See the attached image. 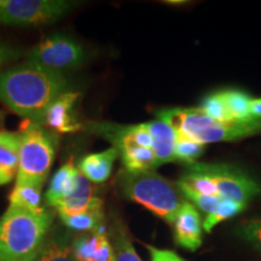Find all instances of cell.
I'll list each match as a JSON object with an SVG mask.
<instances>
[{"mask_svg": "<svg viewBox=\"0 0 261 261\" xmlns=\"http://www.w3.org/2000/svg\"><path fill=\"white\" fill-rule=\"evenodd\" d=\"M69 91L63 74L29 62L0 71V102L29 121L41 123L51 104Z\"/></svg>", "mask_w": 261, "mask_h": 261, "instance_id": "1", "label": "cell"}, {"mask_svg": "<svg viewBox=\"0 0 261 261\" xmlns=\"http://www.w3.org/2000/svg\"><path fill=\"white\" fill-rule=\"evenodd\" d=\"M52 226L45 208L28 211L9 205L0 218V261H33Z\"/></svg>", "mask_w": 261, "mask_h": 261, "instance_id": "2", "label": "cell"}, {"mask_svg": "<svg viewBox=\"0 0 261 261\" xmlns=\"http://www.w3.org/2000/svg\"><path fill=\"white\" fill-rule=\"evenodd\" d=\"M159 120L166 122L177 135L188 137L205 145L207 143L233 142L261 133V120L219 122L211 119L200 108H174L158 113Z\"/></svg>", "mask_w": 261, "mask_h": 261, "instance_id": "3", "label": "cell"}, {"mask_svg": "<svg viewBox=\"0 0 261 261\" xmlns=\"http://www.w3.org/2000/svg\"><path fill=\"white\" fill-rule=\"evenodd\" d=\"M117 179L120 190L127 198L143 205L167 223L174 224L185 202L177 184L174 185L152 169L138 172L125 169Z\"/></svg>", "mask_w": 261, "mask_h": 261, "instance_id": "4", "label": "cell"}, {"mask_svg": "<svg viewBox=\"0 0 261 261\" xmlns=\"http://www.w3.org/2000/svg\"><path fill=\"white\" fill-rule=\"evenodd\" d=\"M19 163L16 184L44 187L56 152L55 137L39 122L25 121L19 129Z\"/></svg>", "mask_w": 261, "mask_h": 261, "instance_id": "5", "label": "cell"}, {"mask_svg": "<svg viewBox=\"0 0 261 261\" xmlns=\"http://www.w3.org/2000/svg\"><path fill=\"white\" fill-rule=\"evenodd\" d=\"M77 3L67 0H0V24L40 27L64 17Z\"/></svg>", "mask_w": 261, "mask_h": 261, "instance_id": "6", "label": "cell"}, {"mask_svg": "<svg viewBox=\"0 0 261 261\" xmlns=\"http://www.w3.org/2000/svg\"><path fill=\"white\" fill-rule=\"evenodd\" d=\"M86 51L80 42L67 34L55 33L27 52V62L63 74L84 64Z\"/></svg>", "mask_w": 261, "mask_h": 261, "instance_id": "7", "label": "cell"}, {"mask_svg": "<svg viewBox=\"0 0 261 261\" xmlns=\"http://www.w3.org/2000/svg\"><path fill=\"white\" fill-rule=\"evenodd\" d=\"M195 165L214 179L221 198L247 204L250 198L260 194L261 189L259 184L240 169L226 165H205V163H195Z\"/></svg>", "mask_w": 261, "mask_h": 261, "instance_id": "8", "label": "cell"}, {"mask_svg": "<svg viewBox=\"0 0 261 261\" xmlns=\"http://www.w3.org/2000/svg\"><path fill=\"white\" fill-rule=\"evenodd\" d=\"M71 250L76 261H116L106 228L75 236L71 241Z\"/></svg>", "mask_w": 261, "mask_h": 261, "instance_id": "9", "label": "cell"}, {"mask_svg": "<svg viewBox=\"0 0 261 261\" xmlns=\"http://www.w3.org/2000/svg\"><path fill=\"white\" fill-rule=\"evenodd\" d=\"M77 98L79 94L74 91H69L58 97L48 108L41 125L58 133H71L79 130L81 123L76 120L74 112Z\"/></svg>", "mask_w": 261, "mask_h": 261, "instance_id": "10", "label": "cell"}, {"mask_svg": "<svg viewBox=\"0 0 261 261\" xmlns=\"http://www.w3.org/2000/svg\"><path fill=\"white\" fill-rule=\"evenodd\" d=\"M102 208L103 201L94 194L91 181L80 173L76 187L61 201L56 210L60 217H71V215L83 214L89 211L102 210Z\"/></svg>", "mask_w": 261, "mask_h": 261, "instance_id": "11", "label": "cell"}, {"mask_svg": "<svg viewBox=\"0 0 261 261\" xmlns=\"http://www.w3.org/2000/svg\"><path fill=\"white\" fill-rule=\"evenodd\" d=\"M175 242L195 252L202 244V223L195 205L185 201L174 220Z\"/></svg>", "mask_w": 261, "mask_h": 261, "instance_id": "12", "label": "cell"}, {"mask_svg": "<svg viewBox=\"0 0 261 261\" xmlns=\"http://www.w3.org/2000/svg\"><path fill=\"white\" fill-rule=\"evenodd\" d=\"M19 143V132L0 130V187L17 177Z\"/></svg>", "mask_w": 261, "mask_h": 261, "instance_id": "13", "label": "cell"}, {"mask_svg": "<svg viewBox=\"0 0 261 261\" xmlns=\"http://www.w3.org/2000/svg\"><path fill=\"white\" fill-rule=\"evenodd\" d=\"M119 155V150L115 146L100 152L90 154L81 160L79 171L87 180L100 184L110 177L114 162Z\"/></svg>", "mask_w": 261, "mask_h": 261, "instance_id": "14", "label": "cell"}, {"mask_svg": "<svg viewBox=\"0 0 261 261\" xmlns=\"http://www.w3.org/2000/svg\"><path fill=\"white\" fill-rule=\"evenodd\" d=\"M146 128L152 137V151L156 156V167L174 161V146L177 133L161 120L146 122Z\"/></svg>", "mask_w": 261, "mask_h": 261, "instance_id": "15", "label": "cell"}, {"mask_svg": "<svg viewBox=\"0 0 261 261\" xmlns=\"http://www.w3.org/2000/svg\"><path fill=\"white\" fill-rule=\"evenodd\" d=\"M79 174V168L75 167L73 161L64 163L51 179L46 194H45L46 204L56 208L65 196L69 195L76 187Z\"/></svg>", "mask_w": 261, "mask_h": 261, "instance_id": "16", "label": "cell"}, {"mask_svg": "<svg viewBox=\"0 0 261 261\" xmlns=\"http://www.w3.org/2000/svg\"><path fill=\"white\" fill-rule=\"evenodd\" d=\"M71 233L67 230H50L40 252L33 261H76L71 250Z\"/></svg>", "mask_w": 261, "mask_h": 261, "instance_id": "17", "label": "cell"}, {"mask_svg": "<svg viewBox=\"0 0 261 261\" xmlns=\"http://www.w3.org/2000/svg\"><path fill=\"white\" fill-rule=\"evenodd\" d=\"M109 241L113 246L116 261H142L130 242L125 225L114 217L109 227Z\"/></svg>", "mask_w": 261, "mask_h": 261, "instance_id": "18", "label": "cell"}, {"mask_svg": "<svg viewBox=\"0 0 261 261\" xmlns=\"http://www.w3.org/2000/svg\"><path fill=\"white\" fill-rule=\"evenodd\" d=\"M62 223L69 231L75 232H98V231L104 230V211L93 210L86 213L71 215V217H60Z\"/></svg>", "mask_w": 261, "mask_h": 261, "instance_id": "19", "label": "cell"}, {"mask_svg": "<svg viewBox=\"0 0 261 261\" xmlns=\"http://www.w3.org/2000/svg\"><path fill=\"white\" fill-rule=\"evenodd\" d=\"M41 191L40 185L16 184L9 196L10 205L28 211H40L44 208L41 205Z\"/></svg>", "mask_w": 261, "mask_h": 261, "instance_id": "20", "label": "cell"}, {"mask_svg": "<svg viewBox=\"0 0 261 261\" xmlns=\"http://www.w3.org/2000/svg\"><path fill=\"white\" fill-rule=\"evenodd\" d=\"M225 106L233 121H249L254 119L250 114V103L253 98L242 91L228 90L221 91Z\"/></svg>", "mask_w": 261, "mask_h": 261, "instance_id": "21", "label": "cell"}, {"mask_svg": "<svg viewBox=\"0 0 261 261\" xmlns=\"http://www.w3.org/2000/svg\"><path fill=\"white\" fill-rule=\"evenodd\" d=\"M246 205V203H241V202L221 198V201L219 202V204L215 208L213 213L207 215L202 227H203L207 232H211L212 228H213L215 225H218L221 223V221L227 220L228 218H232L236 214L241 213V212L244 211Z\"/></svg>", "mask_w": 261, "mask_h": 261, "instance_id": "22", "label": "cell"}, {"mask_svg": "<svg viewBox=\"0 0 261 261\" xmlns=\"http://www.w3.org/2000/svg\"><path fill=\"white\" fill-rule=\"evenodd\" d=\"M205 145L195 142L188 137L177 135V142L174 146V161H181L189 165L195 163L203 154Z\"/></svg>", "mask_w": 261, "mask_h": 261, "instance_id": "23", "label": "cell"}, {"mask_svg": "<svg viewBox=\"0 0 261 261\" xmlns=\"http://www.w3.org/2000/svg\"><path fill=\"white\" fill-rule=\"evenodd\" d=\"M200 109L205 115L210 116L211 119L219 122H230L233 121L231 119L230 114L227 112V108L225 106L224 98L221 96V92L212 93L202 100Z\"/></svg>", "mask_w": 261, "mask_h": 261, "instance_id": "24", "label": "cell"}, {"mask_svg": "<svg viewBox=\"0 0 261 261\" xmlns=\"http://www.w3.org/2000/svg\"><path fill=\"white\" fill-rule=\"evenodd\" d=\"M177 187L179 189V191H180V194L184 196L185 198L194 202L196 207H198L201 211H203L204 213H207V215L213 213L215 208L218 207V204H219V202L221 201L220 196H205L198 194V192L191 190V189L184 187V185L178 184V182Z\"/></svg>", "mask_w": 261, "mask_h": 261, "instance_id": "25", "label": "cell"}, {"mask_svg": "<svg viewBox=\"0 0 261 261\" xmlns=\"http://www.w3.org/2000/svg\"><path fill=\"white\" fill-rule=\"evenodd\" d=\"M238 231L247 242L261 252V218L243 221Z\"/></svg>", "mask_w": 261, "mask_h": 261, "instance_id": "26", "label": "cell"}, {"mask_svg": "<svg viewBox=\"0 0 261 261\" xmlns=\"http://www.w3.org/2000/svg\"><path fill=\"white\" fill-rule=\"evenodd\" d=\"M23 55V51L21 48L10 46L4 42H0V69L5 67L10 62L18 60Z\"/></svg>", "mask_w": 261, "mask_h": 261, "instance_id": "27", "label": "cell"}, {"mask_svg": "<svg viewBox=\"0 0 261 261\" xmlns=\"http://www.w3.org/2000/svg\"><path fill=\"white\" fill-rule=\"evenodd\" d=\"M150 253V261H185L178 254L171 250L158 249L155 247H148Z\"/></svg>", "mask_w": 261, "mask_h": 261, "instance_id": "28", "label": "cell"}, {"mask_svg": "<svg viewBox=\"0 0 261 261\" xmlns=\"http://www.w3.org/2000/svg\"><path fill=\"white\" fill-rule=\"evenodd\" d=\"M250 114H252L254 119L261 120V98L252 99V103H250Z\"/></svg>", "mask_w": 261, "mask_h": 261, "instance_id": "29", "label": "cell"}]
</instances>
